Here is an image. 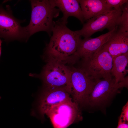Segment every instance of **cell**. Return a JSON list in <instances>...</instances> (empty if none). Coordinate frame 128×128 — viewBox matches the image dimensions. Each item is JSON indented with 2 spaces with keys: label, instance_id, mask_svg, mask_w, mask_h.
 <instances>
[{
  "label": "cell",
  "instance_id": "1",
  "mask_svg": "<svg viewBox=\"0 0 128 128\" xmlns=\"http://www.w3.org/2000/svg\"><path fill=\"white\" fill-rule=\"evenodd\" d=\"M52 35L46 45L43 58L47 63L56 62L73 63L74 53L77 50L80 37L69 28L59 19L54 22Z\"/></svg>",
  "mask_w": 128,
  "mask_h": 128
},
{
  "label": "cell",
  "instance_id": "10",
  "mask_svg": "<svg viewBox=\"0 0 128 128\" xmlns=\"http://www.w3.org/2000/svg\"><path fill=\"white\" fill-rule=\"evenodd\" d=\"M66 90L44 87L38 99L37 110L42 118L53 106L71 98Z\"/></svg>",
  "mask_w": 128,
  "mask_h": 128
},
{
  "label": "cell",
  "instance_id": "6",
  "mask_svg": "<svg viewBox=\"0 0 128 128\" xmlns=\"http://www.w3.org/2000/svg\"><path fill=\"white\" fill-rule=\"evenodd\" d=\"M23 22L14 16L9 5H6L5 9L0 5V37L5 41H27L29 37L26 27L21 25Z\"/></svg>",
  "mask_w": 128,
  "mask_h": 128
},
{
  "label": "cell",
  "instance_id": "8",
  "mask_svg": "<svg viewBox=\"0 0 128 128\" xmlns=\"http://www.w3.org/2000/svg\"><path fill=\"white\" fill-rule=\"evenodd\" d=\"M128 85V79L117 83L113 77L96 80L85 104L92 106L100 105L120 93L119 89L127 87Z\"/></svg>",
  "mask_w": 128,
  "mask_h": 128
},
{
  "label": "cell",
  "instance_id": "3",
  "mask_svg": "<svg viewBox=\"0 0 128 128\" xmlns=\"http://www.w3.org/2000/svg\"><path fill=\"white\" fill-rule=\"evenodd\" d=\"M71 74L70 67L61 63L49 62L40 74L30 73L29 75L41 79L44 87L64 89L71 95Z\"/></svg>",
  "mask_w": 128,
  "mask_h": 128
},
{
  "label": "cell",
  "instance_id": "15",
  "mask_svg": "<svg viewBox=\"0 0 128 128\" xmlns=\"http://www.w3.org/2000/svg\"><path fill=\"white\" fill-rule=\"evenodd\" d=\"M113 62L111 73L117 83L123 81L128 77H125L128 71L126 68L128 63V52L113 59Z\"/></svg>",
  "mask_w": 128,
  "mask_h": 128
},
{
  "label": "cell",
  "instance_id": "16",
  "mask_svg": "<svg viewBox=\"0 0 128 128\" xmlns=\"http://www.w3.org/2000/svg\"><path fill=\"white\" fill-rule=\"evenodd\" d=\"M122 9L120 21L118 29L122 32L128 33V2L122 7Z\"/></svg>",
  "mask_w": 128,
  "mask_h": 128
},
{
  "label": "cell",
  "instance_id": "17",
  "mask_svg": "<svg viewBox=\"0 0 128 128\" xmlns=\"http://www.w3.org/2000/svg\"><path fill=\"white\" fill-rule=\"evenodd\" d=\"M108 5L111 9H117L128 2V0H105Z\"/></svg>",
  "mask_w": 128,
  "mask_h": 128
},
{
  "label": "cell",
  "instance_id": "13",
  "mask_svg": "<svg viewBox=\"0 0 128 128\" xmlns=\"http://www.w3.org/2000/svg\"><path fill=\"white\" fill-rule=\"evenodd\" d=\"M55 7H57L63 14L59 20L66 24L68 18L70 16L78 19L82 23L85 20L79 0H52Z\"/></svg>",
  "mask_w": 128,
  "mask_h": 128
},
{
  "label": "cell",
  "instance_id": "21",
  "mask_svg": "<svg viewBox=\"0 0 128 128\" xmlns=\"http://www.w3.org/2000/svg\"><path fill=\"white\" fill-rule=\"evenodd\" d=\"M1 97L0 96V99H1Z\"/></svg>",
  "mask_w": 128,
  "mask_h": 128
},
{
  "label": "cell",
  "instance_id": "11",
  "mask_svg": "<svg viewBox=\"0 0 128 128\" xmlns=\"http://www.w3.org/2000/svg\"><path fill=\"white\" fill-rule=\"evenodd\" d=\"M118 27L96 38L89 37L81 39L74 55L78 59L79 58L83 59L90 56L107 42Z\"/></svg>",
  "mask_w": 128,
  "mask_h": 128
},
{
  "label": "cell",
  "instance_id": "12",
  "mask_svg": "<svg viewBox=\"0 0 128 128\" xmlns=\"http://www.w3.org/2000/svg\"><path fill=\"white\" fill-rule=\"evenodd\" d=\"M104 44L113 59L128 52V33L120 31L117 28Z\"/></svg>",
  "mask_w": 128,
  "mask_h": 128
},
{
  "label": "cell",
  "instance_id": "20",
  "mask_svg": "<svg viewBox=\"0 0 128 128\" xmlns=\"http://www.w3.org/2000/svg\"><path fill=\"white\" fill-rule=\"evenodd\" d=\"M2 41L0 39V57L1 55Z\"/></svg>",
  "mask_w": 128,
  "mask_h": 128
},
{
  "label": "cell",
  "instance_id": "19",
  "mask_svg": "<svg viewBox=\"0 0 128 128\" xmlns=\"http://www.w3.org/2000/svg\"><path fill=\"white\" fill-rule=\"evenodd\" d=\"M128 123L123 121L119 116L118 126L116 128H128Z\"/></svg>",
  "mask_w": 128,
  "mask_h": 128
},
{
  "label": "cell",
  "instance_id": "4",
  "mask_svg": "<svg viewBox=\"0 0 128 128\" xmlns=\"http://www.w3.org/2000/svg\"><path fill=\"white\" fill-rule=\"evenodd\" d=\"M83 59L81 68L93 79L113 77V58L104 44L92 55Z\"/></svg>",
  "mask_w": 128,
  "mask_h": 128
},
{
  "label": "cell",
  "instance_id": "18",
  "mask_svg": "<svg viewBox=\"0 0 128 128\" xmlns=\"http://www.w3.org/2000/svg\"><path fill=\"white\" fill-rule=\"evenodd\" d=\"M120 117L122 120L125 122H128V102L123 107Z\"/></svg>",
  "mask_w": 128,
  "mask_h": 128
},
{
  "label": "cell",
  "instance_id": "5",
  "mask_svg": "<svg viewBox=\"0 0 128 128\" xmlns=\"http://www.w3.org/2000/svg\"><path fill=\"white\" fill-rule=\"evenodd\" d=\"M53 128H67L82 119L79 105L72 98L53 106L46 114Z\"/></svg>",
  "mask_w": 128,
  "mask_h": 128
},
{
  "label": "cell",
  "instance_id": "14",
  "mask_svg": "<svg viewBox=\"0 0 128 128\" xmlns=\"http://www.w3.org/2000/svg\"><path fill=\"white\" fill-rule=\"evenodd\" d=\"M85 21L113 9L107 5L105 0H79Z\"/></svg>",
  "mask_w": 128,
  "mask_h": 128
},
{
  "label": "cell",
  "instance_id": "7",
  "mask_svg": "<svg viewBox=\"0 0 128 128\" xmlns=\"http://www.w3.org/2000/svg\"><path fill=\"white\" fill-rule=\"evenodd\" d=\"M122 13V7L117 9H113L90 18L83 24L81 29L75 31L80 37L86 38L105 28L109 32L111 31L119 25Z\"/></svg>",
  "mask_w": 128,
  "mask_h": 128
},
{
  "label": "cell",
  "instance_id": "2",
  "mask_svg": "<svg viewBox=\"0 0 128 128\" xmlns=\"http://www.w3.org/2000/svg\"><path fill=\"white\" fill-rule=\"evenodd\" d=\"M30 20L26 27L29 38L39 32H46L50 36L52 33L54 18L58 16L60 11L57 9L52 0H31Z\"/></svg>",
  "mask_w": 128,
  "mask_h": 128
},
{
  "label": "cell",
  "instance_id": "9",
  "mask_svg": "<svg viewBox=\"0 0 128 128\" xmlns=\"http://www.w3.org/2000/svg\"><path fill=\"white\" fill-rule=\"evenodd\" d=\"M72 95L74 102L85 104L95 84L96 80L89 76L81 68L70 67Z\"/></svg>",
  "mask_w": 128,
  "mask_h": 128
}]
</instances>
